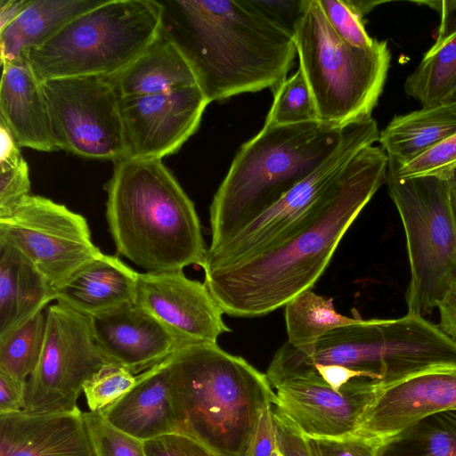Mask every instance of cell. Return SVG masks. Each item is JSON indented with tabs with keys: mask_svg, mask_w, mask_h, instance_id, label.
Listing matches in <instances>:
<instances>
[{
	"mask_svg": "<svg viewBox=\"0 0 456 456\" xmlns=\"http://www.w3.org/2000/svg\"><path fill=\"white\" fill-rule=\"evenodd\" d=\"M208 103L199 85L120 97L127 158L162 159L179 151L198 130Z\"/></svg>",
	"mask_w": 456,
	"mask_h": 456,
	"instance_id": "5bb4252c",
	"label": "cell"
},
{
	"mask_svg": "<svg viewBox=\"0 0 456 456\" xmlns=\"http://www.w3.org/2000/svg\"><path fill=\"white\" fill-rule=\"evenodd\" d=\"M338 365L380 387L417 373L456 365V340L425 317L358 319L324 335L306 355L284 343L266 371L270 382L290 370Z\"/></svg>",
	"mask_w": 456,
	"mask_h": 456,
	"instance_id": "8992f818",
	"label": "cell"
},
{
	"mask_svg": "<svg viewBox=\"0 0 456 456\" xmlns=\"http://www.w3.org/2000/svg\"><path fill=\"white\" fill-rule=\"evenodd\" d=\"M321 8L332 29L346 43L360 48L370 47L375 38L367 33L364 15L353 0H319Z\"/></svg>",
	"mask_w": 456,
	"mask_h": 456,
	"instance_id": "e575fe53",
	"label": "cell"
},
{
	"mask_svg": "<svg viewBox=\"0 0 456 456\" xmlns=\"http://www.w3.org/2000/svg\"><path fill=\"white\" fill-rule=\"evenodd\" d=\"M450 189L456 188V167L445 178Z\"/></svg>",
	"mask_w": 456,
	"mask_h": 456,
	"instance_id": "bcb514c9",
	"label": "cell"
},
{
	"mask_svg": "<svg viewBox=\"0 0 456 456\" xmlns=\"http://www.w3.org/2000/svg\"><path fill=\"white\" fill-rule=\"evenodd\" d=\"M388 193L400 215L411 280L409 314L425 316L456 281V223L451 189L435 175L396 177L387 172Z\"/></svg>",
	"mask_w": 456,
	"mask_h": 456,
	"instance_id": "9c48e42d",
	"label": "cell"
},
{
	"mask_svg": "<svg viewBox=\"0 0 456 456\" xmlns=\"http://www.w3.org/2000/svg\"><path fill=\"white\" fill-rule=\"evenodd\" d=\"M46 313L41 311L0 338V371L27 380L36 369L44 346Z\"/></svg>",
	"mask_w": 456,
	"mask_h": 456,
	"instance_id": "f546056e",
	"label": "cell"
},
{
	"mask_svg": "<svg viewBox=\"0 0 456 456\" xmlns=\"http://www.w3.org/2000/svg\"><path fill=\"white\" fill-rule=\"evenodd\" d=\"M27 380L0 371V414L24 411Z\"/></svg>",
	"mask_w": 456,
	"mask_h": 456,
	"instance_id": "60d3db41",
	"label": "cell"
},
{
	"mask_svg": "<svg viewBox=\"0 0 456 456\" xmlns=\"http://www.w3.org/2000/svg\"><path fill=\"white\" fill-rule=\"evenodd\" d=\"M456 167V133L413 160L396 165L388 161L387 173L396 177L435 175L445 178Z\"/></svg>",
	"mask_w": 456,
	"mask_h": 456,
	"instance_id": "836d02e7",
	"label": "cell"
},
{
	"mask_svg": "<svg viewBox=\"0 0 456 456\" xmlns=\"http://www.w3.org/2000/svg\"><path fill=\"white\" fill-rule=\"evenodd\" d=\"M346 126L320 120L265 126L242 144L210 208L215 248L310 175L341 142Z\"/></svg>",
	"mask_w": 456,
	"mask_h": 456,
	"instance_id": "5b68a950",
	"label": "cell"
},
{
	"mask_svg": "<svg viewBox=\"0 0 456 456\" xmlns=\"http://www.w3.org/2000/svg\"><path fill=\"white\" fill-rule=\"evenodd\" d=\"M163 5L156 0H102L75 16L26 54L37 79L102 77L129 66L159 33Z\"/></svg>",
	"mask_w": 456,
	"mask_h": 456,
	"instance_id": "52a82bcc",
	"label": "cell"
},
{
	"mask_svg": "<svg viewBox=\"0 0 456 456\" xmlns=\"http://www.w3.org/2000/svg\"><path fill=\"white\" fill-rule=\"evenodd\" d=\"M379 139L373 118L347 126L338 148L310 175L223 243L208 248L203 270L262 254L305 229L335 195L350 160Z\"/></svg>",
	"mask_w": 456,
	"mask_h": 456,
	"instance_id": "30bf717a",
	"label": "cell"
},
{
	"mask_svg": "<svg viewBox=\"0 0 456 456\" xmlns=\"http://www.w3.org/2000/svg\"><path fill=\"white\" fill-rule=\"evenodd\" d=\"M451 202H452V208L453 216L456 223V188L451 189Z\"/></svg>",
	"mask_w": 456,
	"mask_h": 456,
	"instance_id": "7dc6e473",
	"label": "cell"
},
{
	"mask_svg": "<svg viewBox=\"0 0 456 456\" xmlns=\"http://www.w3.org/2000/svg\"><path fill=\"white\" fill-rule=\"evenodd\" d=\"M29 2L30 0H0V31L17 19Z\"/></svg>",
	"mask_w": 456,
	"mask_h": 456,
	"instance_id": "ee69618b",
	"label": "cell"
},
{
	"mask_svg": "<svg viewBox=\"0 0 456 456\" xmlns=\"http://www.w3.org/2000/svg\"><path fill=\"white\" fill-rule=\"evenodd\" d=\"M134 301L155 317L181 346L216 344L231 332L224 312L205 282L183 270L138 273Z\"/></svg>",
	"mask_w": 456,
	"mask_h": 456,
	"instance_id": "9a60e30c",
	"label": "cell"
},
{
	"mask_svg": "<svg viewBox=\"0 0 456 456\" xmlns=\"http://www.w3.org/2000/svg\"><path fill=\"white\" fill-rule=\"evenodd\" d=\"M277 451L281 456H314L306 436H305L275 406L273 408Z\"/></svg>",
	"mask_w": 456,
	"mask_h": 456,
	"instance_id": "ab89813d",
	"label": "cell"
},
{
	"mask_svg": "<svg viewBox=\"0 0 456 456\" xmlns=\"http://www.w3.org/2000/svg\"><path fill=\"white\" fill-rule=\"evenodd\" d=\"M29 192V169L22 155L0 161V218L12 213Z\"/></svg>",
	"mask_w": 456,
	"mask_h": 456,
	"instance_id": "d590c367",
	"label": "cell"
},
{
	"mask_svg": "<svg viewBox=\"0 0 456 456\" xmlns=\"http://www.w3.org/2000/svg\"><path fill=\"white\" fill-rule=\"evenodd\" d=\"M0 241L23 254L53 287L102 254L84 216L39 195L0 218Z\"/></svg>",
	"mask_w": 456,
	"mask_h": 456,
	"instance_id": "4fadbf2b",
	"label": "cell"
},
{
	"mask_svg": "<svg viewBox=\"0 0 456 456\" xmlns=\"http://www.w3.org/2000/svg\"><path fill=\"white\" fill-rule=\"evenodd\" d=\"M275 388V406L305 436L340 438L356 433L380 387L361 378L335 390L320 380L295 379Z\"/></svg>",
	"mask_w": 456,
	"mask_h": 456,
	"instance_id": "2e32d148",
	"label": "cell"
},
{
	"mask_svg": "<svg viewBox=\"0 0 456 456\" xmlns=\"http://www.w3.org/2000/svg\"><path fill=\"white\" fill-rule=\"evenodd\" d=\"M414 3L435 9L440 16L434 45L404 83L406 94L427 107L448 102L456 87V0Z\"/></svg>",
	"mask_w": 456,
	"mask_h": 456,
	"instance_id": "603a6c76",
	"label": "cell"
},
{
	"mask_svg": "<svg viewBox=\"0 0 456 456\" xmlns=\"http://www.w3.org/2000/svg\"><path fill=\"white\" fill-rule=\"evenodd\" d=\"M41 86L59 150L90 159L127 158L120 95L109 78H54Z\"/></svg>",
	"mask_w": 456,
	"mask_h": 456,
	"instance_id": "8fae6325",
	"label": "cell"
},
{
	"mask_svg": "<svg viewBox=\"0 0 456 456\" xmlns=\"http://www.w3.org/2000/svg\"><path fill=\"white\" fill-rule=\"evenodd\" d=\"M105 190L119 255L151 273L204 265L208 248L194 203L162 159L117 161Z\"/></svg>",
	"mask_w": 456,
	"mask_h": 456,
	"instance_id": "3957f363",
	"label": "cell"
},
{
	"mask_svg": "<svg viewBox=\"0 0 456 456\" xmlns=\"http://www.w3.org/2000/svg\"><path fill=\"white\" fill-rule=\"evenodd\" d=\"M440 329L456 340V281L437 305Z\"/></svg>",
	"mask_w": 456,
	"mask_h": 456,
	"instance_id": "7bdbcfd3",
	"label": "cell"
},
{
	"mask_svg": "<svg viewBox=\"0 0 456 456\" xmlns=\"http://www.w3.org/2000/svg\"><path fill=\"white\" fill-rule=\"evenodd\" d=\"M306 438L314 456H379L382 442L358 435L340 438Z\"/></svg>",
	"mask_w": 456,
	"mask_h": 456,
	"instance_id": "8d00e7d4",
	"label": "cell"
},
{
	"mask_svg": "<svg viewBox=\"0 0 456 456\" xmlns=\"http://www.w3.org/2000/svg\"><path fill=\"white\" fill-rule=\"evenodd\" d=\"M0 456H94L83 411L1 413Z\"/></svg>",
	"mask_w": 456,
	"mask_h": 456,
	"instance_id": "d6986e66",
	"label": "cell"
},
{
	"mask_svg": "<svg viewBox=\"0 0 456 456\" xmlns=\"http://www.w3.org/2000/svg\"><path fill=\"white\" fill-rule=\"evenodd\" d=\"M100 412L114 427L143 442L176 432L167 358L137 375L135 385Z\"/></svg>",
	"mask_w": 456,
	"mask_h": 456,
	"instance_id": "44dd1931",
	"label": "cell"
},
{
	"mask_svg": "<svg viewBox=\"0 0 456 456\" xmlns=\"http://www.w3.org/2000/svg\"><path fill=\"white\" fill-rule=\"evenodd\" d=\"M94 456H147L143 441L110 424L98 411H83Z\"/></svg>",
	"mask_w": 456,
	"mask_h": 456,
	"instance_id": "1f68e13d",
	"label": "cell"
},
{
	"mask_svg": "<svg viewBox=\"0 0 456 456\" xmlns=\"http://www.w3.org/2000/svg\"><path fill=\"white\" fill-rule=\"evenodd\" d=\"M273 92V101L265 126H287L319 120L312 94L299 69Z\"/></svg>",
	"mask_w": 456,
	"mask_h": 456,
	"instance_id": "4dcf8cb0",
	"label": "cell"
},
{
	"mask_svg": "<svg viewBox=\"0 0 456 456\" xmlns=\"http://www.w3.org/2000/svg\"><path fill=\"white\" fill-rule=\"evenodd\" d=\"M272 456H281V455L276 449V451L273 452V454Z\"/></svg>",
	"mask_w": 456,
	"mask_h": 456,
	"instance_id": "681fc988",
	"label": "cell"
},
{
	"mask_svg": "<svg viewBox=\"0 0 456 456\" xmlns=\"http://www.w3.org/2000/svg\"><path fill=\"white\" fill-rule=\"evenodd\" d=\"M45 313L44 346L27 379L24 411H76L85 383L109 362L95 345L88 316L60 303Z\"/></svg>",
	"mask_w": 456,
	"mask_h": 456,
	"instance_id": "7c38bea8",
	"label": "cell"
},
{
	"mask_svg": "<svg viewBox=\"0 0 456 456\" xmlns=\"http://www.w3.org/2000/svg\"><path fill=\"white\" fill-rule=\"evenodd\" d=\"M137 271L102 254L53 287V300L91 317L134 301Z\"/></svg>",
	"mask_w": 456,
	"mask_h": 456,
	"instance_id": "ffe728a7",
	"label": "cell"
},
{
	"mask_svg": "<svg viewBox=\"0 0 456 456\" xmlns=\"http://www.w3.org/2000/svg\"><path fill=\"white\" fill-rule=\"evenodd\" d=\"M379 456H456V410L427 415L382 440Z\"/></svg>",
	"mask_w": 456,
	"mask_h": 456,
	"instance_id": "83f0119b",
	"label": "cell"
},
{
	"mask_svg": "<svg viewBox=\"0 0 456 456\" xmlns=\"http://www.w3.org/2000/svg\"><path fill=\"white\" fill-rule=\"evenodd\" d=\"M449 101H452V102H456V87H455V90L453 91L451 98Z\"/></svg>",
	"mask_w": 456,
	"mask_h": 456,
	"instance_id": "c3c4849f",
	"label": "cell"
},
{
	"mask_svg": "<svg viewBox=\"0 0 456 456\" xmlns=\"http://www.w3.org/2000/svg\"><path fill=\"white\" fill-rule=\"evenodd\" d=\"M358 319L337 313L332 298H326L308 289L285 305L287 342L308 355L324 335L352 324Z\"/></svg>",
	"mask_w": 456,
	"mask_h": 456,
	"instance_id": "f1b7e54d",
	"label": "cell"
},
{
	"mask_svg": "<svg viewBox=\"0 0 456 456\" xmlns=\"http://www.w3.org/2000/svg\"><path fill=\"white\" fill-rule=\"evenodd\" d=\"M96 346L109 362L139 375L182 347L177 339L135 301L89 317Z\"/></svg>",
	"mask_w": 456,
	"mask_h": 456,
	"instance_id": "ac0fdd59",
	"label": "cell"
},
{
	"mask_svg": "<svg viewBox=\"0 0 456 456\" xmlns=\"http://www.w3.org/2000/svg\"><path fill=\"white\" fill-rule=\"evenodd\" d=\"M21 155L20 146L8 127L0 121V161Z\"/></svg>",
	"mask_w": 456,
	"mask_h": 456,
	"instance_id": "f6af8a7d",
	"label": "cell"
},
{
	"mask_svg": "<svg viewBox=\"0 0 456 456\" xmlns=\"http://www.w3.org/2000/svg\"><path fill=\"white\" fill-rule=\"evenodd\" d=\"M450 410H456V365L380 387L354 435L384 440L427 415Z\"/></svg>",
	"mask_w": 456,
	"mask_h": 456,
	"instance_id": "e0dca14e",
	"label": "cell"
},
{
	"mask_svg": "<svg viewBox=\"0 0 456 456\" xmlns=\"http://www.w3.org/2000/svg\"><path fill=\"white\" fill-rule=\"evenodd\" d=\"M102 0H30L8 27L0 31L2 66L22 64L29 49L48 39L75 16Z\"/></svg>",
	"mask_w": 456,
	"mask_h": 456,
	"instance_id": "4316f807",
	"label": "cell"
},
{
	"mask_svg": "<svg viewBox=\"0 0 456 456\" xmlns=\"http://www.w3.org/2000/svg\"><path fill=\"white\" fill-rule=\"evenodd\" d=\"M387 166L380 146L362 149L347 164L333 198L308 226L262 254L204 270V282L224 314L264 316L311 289L349 227L386 183Z\"/></svg>",
	"mask_w": 456,
	"mask_h": 456,
	"instance_id": "6da1fadb",
	"label": "cell"
},
{
	"mask_svg": "<svg viewBox=\"0 0 456 456\" xmlns=\"http://www.w3.org/2000/svg\"><path fill=\"white\" fill-rule=\"evenodd\" d=\"M302 71L320 121L345 127L371 118L383 92L391 53L387 41L351 45L310 0L294 37Z\"/></svg>",
	"mask_w": 456,
	"mask_h": 456,
	"instance_id": "ba28073f",
	"label": "cell"
},
{
	"mask_svg": "<svg viewBox=\"0 0 456 456\" xmlns=\"http://www.w3.org/2000/svg\"><path fill=\"white\" fill-rule=\"evenodd\" d=\"M109 79L120 97L158 94L199 85L189 61L163 27L129 66Z\"/></svg>",
	"mask_w": 456,
	"mask_h": 456,
	"instance_id": "cb8c5ba5",
	"label": "cell"
},
{
	"mask_svg": "<svg viewBox=\"0 0 456 456\" xmlns=\"http://www.w3.org/2000/svg\"><path fill=\"white\" fill-rule=\"evenodd\" d=\"M143 443L147 456H218L200 441L180 432L165 434Z\"/></svg>",
	"mask_w": 456,
	"mask_h": 456,
	"instance_id": "74e56055",
	"label": "cell"
},
{
	"mask_svg": "<svg viewBox=\"0 0 456 456\" xmlns=\"http://www.w3.org/2000/svg\"><path fill=\"white\" fill-rule=\"evenodd\" d=\"M276 435L273 419V406L262 411L253 439L251 456H272L276 451Z\"/></svg>",
	"mask_w": 456,
	"mask_h": 456,
	"instance_id": "b9f144b4",
	"label": "cell"
},
{
	"mask_svg": "<svg viewBox=\"0 0 456 456\" xmlns=\"http://www.w3.org/2000/svg\"><path fill=\"white\" fill-rule=\"evenodd\" d=\"M162 27L178 45L208 102L276 89L297 55L294 37L250 0H166Z\"/></svg>",
	"mask_w": 456,
	"mask_h": 456,
	"instance_id": "7a4b0ae2",
	"label": "cell"
},
{
	"mask_svg": "<svg viewBox=\"0 0 456 456\" xmlns=\"http://www.w3.org/2000/svg\"><path fill=\"white\" fill-rule=\"evenodd\" d=\"M136 376L112 362L103 365L83 387L89 411H102L118 400L135 385Z\"/></svg>",
	"mask_w": 456,
	"mask_h": 456,
	"instance_id": "d6a6232c",
	"label": "cell"
},
{
	"mask_svg": "<svg viewBox=\"0 0 456 456\" xmlns=\"http://www.w3.org/2000/svg\"><path fill=\"white\" fill-rule=\"evenodd\" d=\"M167 362L176 432L218 456H251L260 415L277 402L266 375L217 343L180 347Z\"/></svg>",
	"mask_w": 456,
	"mask_h": 456,
	"instance_id": "277c9868",
	"label": "cell"
},
{
	"mask_svg": "<svg viewBox=\"0 0 456 456\" xmlns=\"http://www.w3.org/2000/svg\"><path fill=\"white\" fill-rule=\"evenodd\" d=\"M310 0H250L270 21L295 37Z\"/></svg>",
	"mask_w": 456,
	"mask_h": 456,
	"instance_id": "f35d334b",
	"label": "cell"
},
{
	"mask_svg": "<svg viewBox=\"0 0 456 456\" xmlns=\"http://www.w3.org/2000/svg\"><path fill=\"white\" fill-rule=\"evenodd\" d=\"M456 133V102L448 101L395 116L379 132L388 161L408 163Z\"/></svg>",
	"mask_w": 456,
	"mask_h": 456,
	"instance_id": "484cf974",
	"label": "cell"
},
{
	"mask_svg": "<svg viewBox=\"0 0 456 456\" xmlns=\"http://www.w3.org/2000/svg\"><path fill=\"white\" fill-rule=\"evenodd\" d=\"M53 301V286L18 249L0 241V338Z\"/></svg>",
	"mask_w": 456,
	"mask_h": 456,
	"instance_id": "d4e9b609",
	"label": "cell"
},
{
	"mask_svg": "<svg viewBox=\"0 0 456 456\" xmlns=\"http://www.w3.org/2000/svg\"><path fill=\"white\" fill-rule=\"evenodd\" d=\"M0 121L20 147L45 152L60 151L52 134L41 82L28 63L3 66Z\"/></svg>",
	"mask_w": 456,
	"mask_h": 456,
	"instance_id": "7402d4cb",
	"label": "cell"
}]
</instances>
